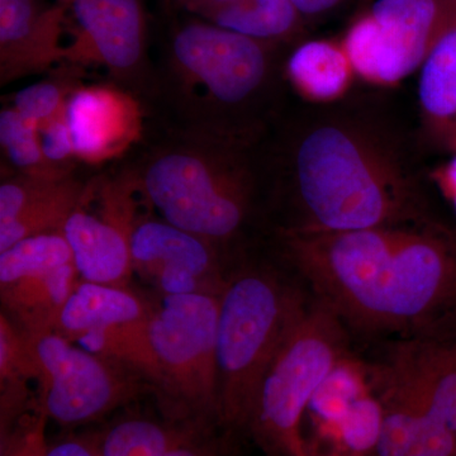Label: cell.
<instances>
[{"mask_svg":"<svg viewBox=\"0 0 456 456\" xmlns=\"http://www.w3.org/2000/svg\"><path fill=\"white\" fill-rule=\"evenodd\" d=\"M65 7L40 0H0V84L50 70L64 61Z\"/></svg>","mask_w":456,"mask_h":456,"instance_id":"obj_16","label":"cell"},{"mask_svg":"<svg viewBox=\"0 0 456 456\" xmlns=\"http://www.w3.org/2000/svg\"><path fill=\"white\" fill-rule=\"evenodd\" d=\"M355 74L342 42L314 40L302 44L287 62V77L303 98L327 103L341 98Z\"/></svg>","mask_w":456,"mask_h":456,"instance_id":"obj_21","label":"cell"},{"mask_svg":"<svg viewBox=\"0 0 456 456\" xmlns=\"http://www.w3.org/2000/svg\"><path fill=\"white\" fill-rule=\"evenodd\" d=\"M66 264L73 254L61 232L29 236L0 253V285Z\"/></svg>","mask_w":456,"mask_h":456,"instance_id":"obj_27","label":"cell"},{"mask_svg":"<svg viewBox=\"0 0 456 456\" xmlns=\"http://www.w3.org/2000/svg\"><path fill=\"white\" fill-rule=\"evenodd\" d=\"M221 290L165 296L147 318L160 378L159 387L173 406L170 419L220 426L217 330Z\"/></svg>","mask_w":456,"mask_h":456,"instance_id":"obj_7","label":"cell"},{"mask_svg":"<svg viewBox=\"0 0 456 456\" xmlns=\"http://www.w3.org/2000/svg\"><path fill=\"white\" fill-rule=\"evenodd\" d=\"M384 419L382 401L369 397L358 399L341 421L332 428L341 456H368L379 437Z\"/></svg>","mask_w":456,"mask_h":456,"instance_id":"obj_28","label":"cell"},{"mask_svg":"<svg viewBox=\"0 0 456 456\" xmlns=\"http://www.w3.org/2000/svg\"><path fill=\"white\" fill-rule=\"evenodd\" d=\"M88 184L77 176L51 179L16 173L0 185V253L20 240L61 232Z\"/></svg>","mask_w":456,"mask_h":456,"instance_id":"obj_15","label":"cell"},{"mask_svg":"<svg viewBox=\"0 0 456 456\" xmlns=\"http://www.w3.org/2000/svg\"><path fill=\"white\" fill-rule=\"evenodd\" d=\"M364 395L362 377L342 359L314 395L308 411L332 430L349 408Z\"/></svg>","mask_w":456,"mask_h":456,"instance_id":"obj_29","label":"cell"},{"mask_svg":"<svg viewBox=\"0 0 456 456\" xmlns=\"http://www.w3.org/2000/svg\"><path fill=\"white\" fill-rule=\"evenodd\" d=\"M61 2L62 4H64V7L68 8V5L70 4V3L73 2V0H61Z\"/></svg>","mask_w":456,"mask_h":456,"instance_id":"obj_38","label":"cell"},{"mask_svg":"<svg viewBox=\"0 0 456 456\" xmlns=\"http://www.w3.org/2000/svg\"><path fill=\"white\" fill-rule=\"evenodd\" d=\"M45 456H103L98 435L70 436L47 446Z\"/></svg>","mask_w":456,"mask_h":456,"instance_id":"obj_34","label":"cell"},{"mask_svg":"<svg viewBox=\"0 0 456 456\" xmlns=\"http://www.w3.org/2000/svg\"><path fill=\"white\" fill-rule=\"evenodd\" d=\"M134 268L149 275L165 296L220 292L215 246L167 221L136 222L131 233Z\"/></svg>","mask_w":456,"mask_h":456,"instance_id":"obj_13","label":"cell"},{"mask_svg":"<svg viewBox=\"0 0 456 456\" xmlns=\"http://www.w3.org/2000/svg\"><path fill=\"white\" fill-rule=\"evenodd\" d=\"M131 185L122 174L119 187L117 180L110 191L108 212L95 213L82 202L69 216L62 235L71 248L77 274L90 283L123 285L130 277L134 263L131 255V200L127 191ZM84 198V197H83Z\"/></svg>","mask_w":456,"mask_h":456,"instance_id":"obj_12","label":"cell"},{"mask_svg":"<svg viewBox=\"0 0 456 456\" xmlns=\"http://www.w3.org/2000/svg\"><path fill=\"white\" fill-rule=\"evenodd\" d=\"M25 334V332H23ZM49 419L74 426L97 421L137 395L121 364L75 345L55 330L25 334Z\"/></svg>","mask_w":456,"mask_h":456,"instance_id":"obj_8","label":"cell"},{"mask_svg":"<svg viewBox=\"0 0 456 456\" xmlns=\"http://www.w3.org/2000/svg\"><path fill=\"white\" fill-rule=\"evenodd\" d=\"M77 278L73 263L0 285L9 320L25 334L55 330Z\"/></svg>","mask_w":456,"mask_h":456,"instance_id":"obj_17","label":"cell"},{"mask_svg":"<svg viewBox=\"0 0 456 456\" xmlns=\"http://www.w3.org/2000/svg\"><path fill=\"white\" fill-rule=\"evenodd\" d=\"M434 178L456 211V152L448 163L435 171Z\"/></svg>","mask_w":456,"mask_h":456,"instance_id":"obj_35","label":"cell"},{"mask_svg":"<svg viewBox=\"0 0 456 456\" xmlns=\"http://www.w3.org/2000/svg\"><path fill=\"white\" fill-rule=\"evenodd\" d=\"M382 375L383 402L430 415L456 432V338L401 342Z\"/></svg>","mask_w":456,"mask_h":456,"instance_id":"obj_11","label":"cell"},{"mask_svg":"<svg viewBox=\"0 0 456 456\" xmlns=\"http://www.w3.org/2000/svg\"><path fill=\"white\" fill-rule=\"evenodd\" d=\"M419 69V98L426 125L456 152V17Z\"/></svg>","mask_w":456,"mask_h":456,"instance_id":"obj_19","label":"cell"},{"mask_svg":"<svg viewBox=\"0 0 456 456\" xmlns=\"http://www.w3.org/2000/svg\"><path fill=\"white\" fill-rule=\"evenodd\" d=\"M382 403V430L368 456H456V432L448 426L426 413Z\"/></svg>","mask_w":456,"mask_h":456,"instance_id":"obj_22","label":"cell"},{"mask_svg":"<svg viewBox=\"0 0 456 456\" xmlns=\"http://www.w3.org/2000/svg\"><path fill=\"white\" fill-rule=\"evenodd\" d=\"M77 73L69 71L59 80L32 84L14 95L13 108L27 121L41 126L61 113L68 98L77 88Z\"/></svg>","mask_w":456,"mask_h":456,"instance_id":"obj_30","label":"cell"},{"mask_svg":"<svg viewBox=\"0 0 456 456\" xmlns=\"http://www.w3.org/2000/svg\"><path fill=\"white\" fill-rule=\"evenodd\" d=\"M188 422L131 417L98 434L99 446L103 456H164Z\"/></svg>","mask_w":456,"mask_h":456,"instance_id":"obj_25","label":"cell"},{"mask_svg":"<svg viewBox=\"0 0 456 456\" xmlns=\"http://www.w3.org/2000/svg\"><path fill=\"white\" fill-rule=\"evenodd\" d=\"M38 132H40L42 152L46 160L56 169L65 173H74L73 158L77 156H75L73 141L66 122L65 108L53 119L38 126Z\"/></svg>","mask_w":456,"mask_h":456,"instance_id":"obj_32","label":"cell"},{"mask_svg":"<svg viewBox=\"0 0 456 456\" xmlns=\"http://www.w3.org/2000/svg\"><path fill=\"white\" fill-rule=\"evenodd\" d=\"M294 180L311 221L302 230L393 226L403 213V179L388 155L359 132L325 125L308 132L293 158Z\"/></svg>","mask_w":456,"mask_h":456,"instance_id":"obj_4","label":"cell"},{"mask_svg":"<svg viewBox=\"0 0 456 456\" xmlns=\"http://www.w3.org/2000/svg\"><path fill=\"white\" fill-rule=\"evenodd\" d=\"M141 107L139 99L117 86H77L65 107L77 159L99 163L136 141L143 130Z\"/></svg>","mask_w":456,"mask_h":456,"instance_id":"obj_14","label":"cell"},{"mask_svg":"<svg viewBox=\"0 0 456 456\" xmlns=\"http://www.w3.org/2000/svg\"><path fill=\"white\" fill-rule=\"evenodd\" d=\"M269 44L207 20L175 27L151 73L142 110L164 130L245 143L250 108L269 88Z\"/></svg>","mask_w":456,"mask_h":456,"instance_id":"obj_2","label":"cell"},{"mask_svg":"<svg viewBox=\"0 0 456 456\" xmlns=\"http://www.w3.org/2000/svg\"><path fill=\"white\" fill-rule=\"evenodd\" d=\"M302 299L268 273L248 270L222 287L217 330L220 426L245 430L264 377Z\"/></svg>","mask_w":456,"mask_h":456,"instance_id":"obj_5","label":"cell"},{"mask_svg":"<svg viewBox=\"0 0 456 456\" xmlns=\"http://www.w3.org/2000/svg\"><path fill=\"white\" fill-rule=\"evenodd\" d=\"M341 321L322 302L302 301L263 383L245 430L268 456H314L303 419L344 359Z\"/></svg>","mask_w":456,"mask_h":456,"instance_id":"obj_6","label":"cell"},{"mask_svg":"<svg viewBox=\"0 0 456 456\" xmlns=\"http://www.w3.org/2000/svg\"><path fill=\"white\" fill-rule=\"evenodd\" d=\"M77 40L65 47L64 62L74 69L104 66L114 86L141 101L151 73L145 18L140 0H73Z\"/></svg>","mask_w":456,"mask_h":456,"instance_id":"obj_10","label":"cell"},{"mask_svg":"<svg viewBox=\"0 0 456 456\" xmlns=\"http://www.w3.org/2000/svg\"><path fill=\"white\" fill-rule=\"evenodd\" d=\"M152 305L123 285L82 281L62 308L55 331L74 340L84 334L146 320Z\"/></svg>","mask_w":456,"mask_h":456,"instance_id":"obj_18","label":"cell"},{"mask_svg":"<svg viewBox=\"0 0 456 456\" xmlns=\"http://www.w3.org/2000/svg\"><path fill=\"white\" fill-rule=\"evenodd\" d=\"M450 2H452V4H454V5H455V7H456V0H450Z\"/></svg>","mask_w":456,"mask_h":456,"instance_id":"obj_39","label":"cell"},{"mask_svg":"<svg viewBox=\"0 0 456 456\" xmlns=\"http://www.w3.org/2000/svg\"><path fill=\"white\" fill-rule=\"evenodd\" d=\"M0 143L3 152L17 173L40 178L60 179L73 175L56 169L42 152L38 126L27 121L14 108L0 113Z\"/></svg>","mask_w":456,"mask_h":456,"instance_id":"obj_26","label":"cell"},{"mask_svg":"<svg viewBox=\"0 0 456 456\" xmlns=\"http://www.w3.org/2000/svg\"><path fill=\"white\" fill-rule=\"evenodd\" d=\"M188 3V5L194 4V3L203 2V0H185Z\"/></svg>","mask_w":456,"mask_h":456,"instance_id":"obj_37","label":"cell"},{"mask_svg":"<svg viewBox=\"0 0 456 456\" xmlns=\"http://www.w3.org/2000/svg\"><path fill=\"white\" fill-rule=\"evenodd\" d=\"M213 428L215 426L203 422L189 421L164 456H224Z\"/></svg>","mask_w":456,"mask_h":456,"instance_id":"obj_33","label":"cell"},{"mask_svg":"<svg viewBox=\"0 0 456 456\" xmlns=\"http://www.w3.org/2000/svg\"><path fill=\"white\" fill-rule=\"evenodd\" d=\"M36 380V368L26 336L7 314L0 317V383L2 436L27 412L26 383Z\"/></svg>","mask_w":456,"mask_h":456,"instance_id":"obj_23","label":"cell"},{"mask_svg":"<svg viewBox=\"0 0 456 456\" xmlns=\"http://www.w3.org/2000/svg\"><path fill=\"white\" fill-rule=\"evenodd\" d=\"M285 244L320 302L359 329L410 330L456 310V242L440 233L301 228Z\"/></svg>","mask_w":456,"mask_h":456,"instance_id":"obj_1","label":"cell"},{"mask_svg":"<svg viewBox=\"0 0 456 456\" xmlns=\"http://www.w3.org/2000/svg\"><path fill=\"white\" fill-rule=\"evenodd\" d=\"M47 419L40 403L31 412L27 411L2 436V456H45L49 446L45 435Z\"/></svg>","mask_w":456,"mask_h":456,"instance_id":"obj_31","label":"cell"},{"mask_svg":"<svg viewBox=\"0 0 456 456\" xmlns=\"http://www.w3.org/2000/svg\"><path fill=\"white\" fill-rule=\"evenodd\" d=\"M123 173L164 221L215 246L232 239L250 212L254 169L245 143L150 125Z\"/></svg>","mask_w":456,"mask_h":456,"instance_id":"obj_3","label":"cell"},{"mask_svg":"<svg viewBox=\"0 0 456 456\" xmlns=\"http://www.w3.org/2000/svg\"><path fill=\"white\" fill-rule=\"evenodd\" d=\"M147 318L130 325L88 332L73 341L83 349L97 354L102 358L112 360L134 373L145 375L147 379L159 386L160 378L147 332Z\"/></svg>","mask_w":456,"mask_h":456,"instance_id":"obj_24","label":"cell"},{"mask_svg":"<svg viewBox=\"0 0 456 456\" xmlns=\"http://www.w3.org/2000/svg\"><path fill=\"white\" fill-rule=\"evenodd\" d=\"M299 14L317 16L326 13L340 4L341 0H290Z\"/></svg>","mask_w":456,"mask_h":456,"instance_id":"obj_36","label":"cell"},{"mask_svg":"<svg viewBox=\"0 0 456 456\" xmlns=\"http://www.w3.org/2000/svg\"><path fill=\"white\" fill-rule=\"evenodd\" d=\"M191 7L212 25L266 44L292 35L301 16L290 0H203Z\"/></svg>","mask_w":456,"mask_h":456,"instance_id":"obj_20","label":"cell"},{"mask_svg":"<svg viewBox=\"0 0 456 456\" xmlns=\"http://www.w3.org/2000/svg\"><path fill=\"white\" fill-rule=\"evenodd\" d=\"M455 17L450 0H375L342 45L355 74L378 86H395L421 68Z\"/></svg>","mask_w":456,"mask_h":456,"instance_id":"obj_9","label":"cell"}]
</instances>
